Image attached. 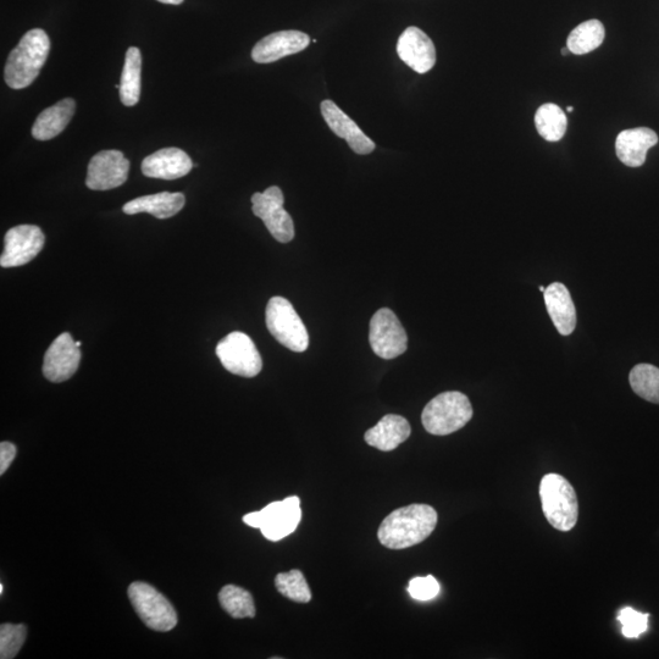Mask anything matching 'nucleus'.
I'll return each mask as SVG.
<instances>
[{"mask_svg": "<svg viewBox=\"0 0 659 659\" xmlns=\"http://www.w3.org/2000/svg\"><path fill=\"white\" fill-rule=\"evenodd\" d=\"M81 362L80 347L69 332H64L48 348L43 361V375L51 382L73 378Z\"/></svg>", "mask_w": 659, "mask_h": 659, "instance_id": "ddd939ff", "label": "nucleus"}, {"mask_svg": "<svg viewBox=\"0 0 659 659\" xmlns=\"http://www.w3.org/2000/svg\"><path fill=\"white\" fill-rule=\"evenodd\" d=\"M473 418V407L462 392H443L424 408L422 422L426 431L435 436L456 433Z\"/></svg>", "mask_w": 659, "mask_h": 659, "instance_id": "20e7f679", "label": "nucleus"}, {"mask_svg": "<svg viewBox=\"0 0 659 659\" xmlns=\"http://www.w3.org/2000/svg\"><path fill=\"white\" fill-rule=\"evenodd\" d=\"M408 592L414 600L430 601L440 594V584L434 577H417L409 581Z\"/></svg>", "mask_w": 659, "mask_h": 659, "instance_id": "7c9ffc66", "label": "nucleus"}, {"mask_svg": "<svg viewBox=\"0 0 659 659\" xmlns=\"http://www.w3.org/2000/svg\"><path fill=\"white\" fill-rule=\"evenodd\" d=\"M193 163L187 153L179 148H164L143 160L142 173L152 179L177 180L190 174Z\"/></svg>", "mask_w": 659, "mask_h": 659, "instance_id": "dca6fc26", "label": "nucleus"}, {"mask_svg": "<svg viewBox=\"0 0 659 659\" xmlns=\"http://www.w3.org/2000/svg\"><path fill=\"white\" fill-rule=\"evenodd\" d=\"M397 54L415 73L426 74L436 64V48L431 38L418 27H408L397 42Z\"/></svg>", "mask_w": 659, "mask_h": 659, "instance_id": "4468645a", "label": "nucleus"}, {"mask_svg": "<svg viewBox=\"0 0 659 659\" xmlns=\"http://www.w3.org/2000/svg\"><path fill=\"white\" fill-rule=\"evenodd\" d=\"M185 203L186 198L180 192H162L127 202L123 210L127 215L148 213L157 219L163 220L175 217L185 207Z\"/></svg>", "mask_w": 659, "mask_h": 659, "instance_id": "412c9836", "label": "nucleus"}, {"mask_svg": "<svg viewBox=\"0 0 659 659\" xmlns=\"http://www.w3.org/2000/svg\"><path fill=\"white\" fill-rule=\"evenodd\" d=\"M3 591H4V586L3 584H0V594H3Z\"/></svg>", "mask_w": 659, "mask_h": 659, "instance_id": "f704fd0d", "label": "nucleus"}, {"mask_svg": "<svg viewBox=\"0 0 659 659\" xmlns=\"http://www.w3.org/2000/svg\"><path fill=\"white\" fill-rule=\"evenodd\" d=\"M548 314L559 334L569 336L577 326V309L567 287L553 282L544 292Z\"/></svg>", "mask_w": 659, "mask_h": 659, "instance_id": "6ab92c4d", "label": "nucleus"}, {"mask_svg": "<svg viewBox=\"0 0 659 659\" xmlns=\"http://www.w3.org/2000/svg\"><path fill=\"white\" fill-rule=\"evenodd\" d=\"M129 598L138 617L149 629L166 633L176 627L175 608L153 586L136 581L129 587Z\"/></svg>", "mask_w": 659, "mask_h": 659, "instance_id": "0eeeda50", "label": "nucleus"}, {"mask_svg": "<svg viewBox=\"0 0 659 659\" xmlns=\"http://www.w3.org/2000/svg\"><path fill=\"white\" fill-rule=\"evenodd\" d=\"M658 143L655 131L647 127L624 130L620 132L616 142L617 157L629 168H639L646 162L647 152Z\"/></svg>", "mask_w": 659, "mask_h": 659, "instance_id": "a211bd4d", "label": "nucleus"}, {"mask_svg": "<svg viewBox=\"0 0 659 659\" xmlns=\"http://www.w3.org/2000/svg\"><path fill=\"white\" fill-rule=\"evenodd\" d=\"M284 193L279 187H269L263 193H254L252 210L256 217L264 221L271 236L281 243H289L295 238V224L284 208Z\"/></svg>", "mask_w": 659, "mask_h": 659, "instance_id": "1a4fd4ad", "label": "nucleus"}, {"mask_svg": "<svg viewBox=\"0 0 659 659\" xmlns=\"http://www.w3.org/2000/svg\"><path fill=\"white\" fill-rule=\"evenodd\" d=\"M542 511L553 528L570 531L578 523L579 505L574 487L558 474H547L540 484Z\"/></svg>", "mask_w": 659, "mask_h": 659, "instance_id": "7ed1b4c3", "label": "nucleus"}, {"mask_svg": "<svg viewBox=\"0 0 659 659\" xmlns=\"http://www.w3.org/2000/svg\"><path fill=\"white\" fill-rule=\"evenodd\" d=\"M573 110H574V108H573V107H568V108H567V112H568V113H572V112H573Z\"/></svg>", "mask_w": 659, "mask_h": 659, "instance_id": "c9c22d12", "label": "nucleus"}, {"mask_svg": "<svg viewBox=\"0 0 659 659\" xmlns=\"http://www.w3.org/2000/svg\"><path fill=\"white\" fill-rule=\"evenodd\" d=\"M412 429L406 418L401 415L387 414L378 424L365 433L364 439L369 446L380 451L396 450L401 443L411 436Z\"/></svg>", "mask_w": 659, "mask_h": 659, "instance_id": "aec40b11", "label": "nucleus"}, {"mask_svg": "<svg viewBox=\"0 0 659 659\" xmlns=\"http://www.w3.org/2000/svg\"><path fill=\"white\" fill-rule=\"evenodd\" d=\"M540 291H541V292H545V291H546L545 287H544V286H540Z\"/></svg>", "mask_w": 659, "mask_h": 659, "instance_id": "4c0bfd02", "label": "nucleus"}, {"mask_svg": "<svg viewBox=\"0 0 659 659\" xmlns=\"http://www.w3.org/2000/svg\"><path fill=\"white\" fill-rule=\"evenodd\" d=\"M130 162L119 151H102L88 164L86 186L92 191H108L123 186L129 177Z\"/></svg>", "mask_w": 659, "mask_h": 659, "instance_id": "f8f14e48", "label": "nucleus"}, {"mask_svg": "<svg viewBox=\"0 0 659 659\" xmlns=\"http://www.w3.org/2000/svg\"><path fill=\"white\" fill-rule=\"evenodd\" d=\"M369 342L382 359L397 358L407 351V332L391 309L382 308L371 318Z\"/></svg>", "mask_w": 659, "mask_h": 659, "instance_id": "9d476101", "label": "nucleus"}, {"mask_svg": "<svg viewBox=\"0 0 659 659\" xmlns=\"http://www.w3.org/2000/svg\"><path fill=\"white\" fill-rule=\"evenodd\" d=\"M568 53H570L568 47L562 49V55H564V57H566V55H568Z\"/></svg>", "mask_w": 659, "mask_h": 659, "instance_id": "72a5a7b5", "label": "nucleus"}, {"mask_svg": "<svg viewBox=\"0 0 659 659\" xmlns=\"http://www.w3.org/2000/svg\"><path fill=\"white\" fill-rule=\"evenodd\" d=\"M310 38L299 31H280L260 40L252 51V59L258 64H270L304 51Z\"/></svg>", "mask_w": 659, "mask_h": 659, "instance_id": "2eb2a0df", "label": "nucleus"}, {"mask_svg": "<svg viewBox=\"0 0 659 659\" xmlns=\"http://www.w3.org/2000/svg\"><path fill=\"white\" fill-rule=\"evenodd\" d=\"M320 109L332 132L340 138H345L354 153L367 155L374 151L375 143L334 102L324 101Z\"/></svg>", "mask_w": 659, "mask_h": 659, "instance_id": "f3484780", "label": "nucleus"}, {"mask_svg": "<svg viewBox=\"0 0 659 659\" xmlns=\"http://www.w3.org/2000/svg\"><path fill=\"white\" fill-rule=\"evenodd\" d=\"M16 446L11 442L0 443V474H4L9 469L16 457Z\"/></svg>", "mask_w": 659, "mask_h": 659, "instance_id": "2f4dec72", "label": "nucleus"}, {"mask_svg": "<svg viewBox=\"0 0 659 659\" xmlns=\"http://www.w3.org/2000/svg\"><path fill=\"white\" fill-rule=\"evenodd\" d=\"M221 607L230 614L232 618H254L256 617V605L251 592L236 585H226L219 594Z\"/></svg>", "mask_w": 659, "mask_h": 659, "instance_id": "a878e982", "label": "nucleus"}, {"mask_svg": "<svg viewBox=\"0 0 659 659\" xmlns=\"http://www.w3.org/2000/svg\"><path fill=\"white\" fill-rule=\"evenodd\" d=\"M535 126L542 138L548 142L561 141L566 135L568 119L558 105L546 103L535 114Z\"/></svg>", "mask_w": 659, "mask_h": 659, "instance_id": "393cba45", "label": "nucleus"}, {"mask_svg": "<svg viewBox=\"0 0 659 659\" xmlns=\"http://www.w3.org/2000/svg\"><path fill=\"white\" fill-rule=\"evenodd\" d=\"M301 519V500L292 496L270 503L262 511L246 514L243 522L251 528L262 530L265 539L276 542L295 533Z\"/></svg>", "mask_w": 659, "mask_h": 659, "instance_id": "39448f33", "label": "nucleus"}, {"mask_svg": "<svg viewBox=\"0 0 659 659\" xmlns=\"http://www.w3.org/2000/svg\"><path fill=\"white\" fill-rule=\"evenodd\" d=\"M51 52V40L41 29L31 30L22 36L18 46L9 54L4 79L13 90H24L40 75Z\"/></svg>", "mask_w": 659, "mask_h": 659, "instance_id": "f03ea898", "label": "nucleus"}, {"mask_svg": "<svg viewBox=\"0 0 659 659\" xmlns=\"http://www.w3.org/2000/svg\"><path fill=\"white\" fill-rule=\"evenodd\" d=\"M267 326L274 339L292 352L302 353L309 347L306 325L293 308L290 301L273 297L267 306Z\"/></svg>", "mask_w": 659, "mask_h": 659, "instance_id": "423d86ee", "label": "nucleus"}, {"mask_svg": "<svg viewBox=\"0 0 659 659\" xmlns=\"http://www.w3.org/2000/svg\"><path fill=\"white\" fill-rule=\"evenodd\" d=\"M76 346L81 348L82 343L80 341H76Z\"/></svg>", "mask_w": 659, "mask_h": 659, "instance_id": "e433bc0d", "label": "nucleus"}, {"mask_svg": "<svg viewBox=\"0 0 659 659\" xmlns=\"http://www.w3.org/2000/svg\"><path fill=\"white\" fill-rule=\"evenodd\" d=\"M275 586L282 596L293 602L309 603L312 601V591H310L301 570L293 569L290 572L276 575Z\"/></svg>", "mask_w": 659, "mask_h": 659, "instance_id": "cd10ccee", "label": "nucleus"}, {"mask_svg": "<svg viewBox=\"0 0 659 659\" xmlns=\"http://www.w3.org/2000/svg\"><path fill=\"white\" fill-rule=\"evenodd\" d=\"M4 242L0 265L2 268H16L29 264L40 254L46 237L36 225H20L7 232Z\"/></svg>", "mask_w": 659, "mask_h": 659, "instance_id": "9b49d317", "label": "nucleus"}, {"mask_svg": "<svg viewBox=\"0 0 659 659\" xmlns=\"http://www.w3.org/2000/svg\"><path fill=\"white\" fill-rule=\"evenodd\" d=\"M158 2L163 4L180 5L184 3V0H158Z\"/></svg>", "mask_w": 659, "mask_h": 659, "instance_id": "473e14b6", "label": "nucleus"}, {"mask_svg": "<svg viewBox=\"0 0 659 659\" xmlns=\"http://www.w3.org/2000/svg\"><path fill=\"white\" fill-rule=\"evenodd\" d=\"M605 37L606 30L601 21H585L570 32L567 47L575 55L589 54L601 47Z\"/></svg>", "mask_w": 659, "mask_h": 659, "instance_id": "b1692460", "label": "nucleus"}, {"mask_svg": "<svg viewBox=\"0 0 659 659\" xmlns=\"http://www.w3.org/2000/svg\"><path fill=\"white\" fill-rule=\"evenodd\" d=\"M618 620L623 625L625 638H639L644 634L649 625V614L640 613L630 607H625L619 612Z\"/></svg>", "mask_w": 659, "mask_h": 659, "instance_id": "c756f323", "label": "nucleus"}, {"mask_svg": "<svg viewBox=\"0 0 659 659\" xmlns=\"http://www.w3.org/2000/svg\"><path fill=\"white\" fill-rule=\"evenodd\" d=\"M26 640V625L3 624L0 627V658L13 659L18 656Z\"/></svg>", "mask_w": 659, "mask_h": 659, "instance_id": "c85d7f7f", "label": "nucleus"}, {"mask_svg": "<svg viewBox=\"0 0 659 659\" xmlns=\"http://www.w3.org/2000/svg\"><path fill=\"white\" fill-rule=\"evenodd\" d=\"M142 54L137 47L127 49L120 82V99L126 107H134L141 97Z\"/></svg>", "mask_w": 659, "mask_h": 659, "instance_id": "5701e85b", "label": "nucleus"}, {"mask_svg": "<svg viewBox=\"0 0 659 659\" xmlns=\"http://www.w3.org/2000/svg\"><path fill=\"white\" fill-rule=\"evenodd\" d=\"M631 389L645 401L659 404V369L651 364H639L630 371Z\"/></svg>", "mask_w": 659, "mask_h": 659, "instance_id": "bb28decb", "label": "nucleus"}, {"mask_svg": "<svg viewBox=\"0 0 659 659\" xmlns=\"http://www.w3.org/2000/svg\"><path fill=\"white\" fill-rule=\"evenodd\" d=\"M437 512L428 505H411L396 509L382 520L378 537L390 550H404L422 544L434 533Z\"/></svg>", "mask_w": 659, "mask_h": 659, "instance_id": "f257e3e1", "label": "nucleus"}, {"mask_svg": "<svg viewBox=\"0 0 659 659\" xmlns=\"http://www.w3.org/2000/svg\"><path fill=\"white\" fill-rule=\"evenodd\" d=\"M217 356L227 371L242 378H254L263 368L257 346L240 331L231 332L218 343Z\"/></svg>", "mask_w": 659, "mask_h": 659, "instance_id": "6e6552de", "label": "nucleus"}, {"mask_svg": "<svg viewBox=\"0 0 659 659\" xmlns=\"http://www.w3.org/2000/svg\"><path fill=\"white\" fill-rule=\"evenodd\" d=\"M76 102L65 98L38 115L32 127V136L38 141H49L62 134L74 118Z\"/></svg>", "mask_w": 659, "mask_h": 659, "instance_id": "4be33fe9", "label": "nucleus"}]
</instances>
